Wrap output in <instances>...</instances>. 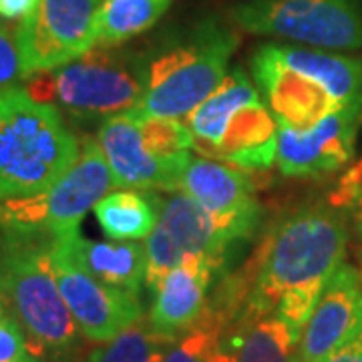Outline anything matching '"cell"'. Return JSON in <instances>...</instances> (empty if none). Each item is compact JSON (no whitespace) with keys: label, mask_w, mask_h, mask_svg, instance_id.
<instances>
[{"label":"cell","mask_w":362,"mask_h":362,"mask_svg":"<svg viewBox=\"0 0 362 362\" xmlns=\"http://www.w3.org/2000/svg\"><path fill=\"white\" fill-rule=\"evenodd\" d=\"M8 312V302H6V286H4V270L0 264V314Z\"/></svg>","instance_id":"cell-30"},{"label":"cell","mask_w":362,"mask_h":362,"mask_svg":"<svg viewBox=\"0 0 362 362\" xmlns=\"http://www.w3.org/2000/svg\"><path fill=\"white\" fill-rule=\"evenodd\" d=\"M324 362H362V330L350 338L346 344L334 350Z\"/></svg>","instance_id":"cell-27"},{"label":"cell","mask_w":362,"mask_h":362,"mask_svg":"<svg viewBox=\"0 0 362 362\" xmlns=\"http://www.w3.org/2000/svg\"><path fill=\"white\" fill-rule=\"evenodd\" d=\"M103 0H39L16 30L25 77L66 65L97 45Z\"/></svg>","instance_id":"cell-10"},{"label":"cell","mask_w":362,"mask_h":362,"mask_svg":"<svg viewBox=\"0 0 362 362\" xmlns=\"http://www.w3.org/2000/svg\"><path fill=\"white\" fill-rule=\"evenodd\" d=\"M362 330V280L342 264L324 286L298 342L300 362H324Z\"/></svg>","instance_id":"cell-16"},{"label":"cell","mask_w":362,"mask_h":362,"mask_svg":"<svg viewBox=\"0 0 362 362\" xmlns=\"http://www.w3.org/2000/svg\"><path fill=\"white\" fill-rule=\"evenodd\" d=\"M115 187L99 141L87 139L78 159L47 192L0 202V233L65 238Z\"/></svg>","instance_id":"cell-8"},{"label":"cell","mask_w":362,"mask_h":362,"mask_svg":"<svg viewBox=\"0 0 362 362\" xmlns=\"http://www.w3.org/2000/svg\"><path fill=\"white\" fill-rule=\"evenodd\" d=\"M25 77L16 35L0 25V90L18 87Z\"/></svg>","instance_id":"cell-26"},{"label":"cell","mask_w":362,"mask_h":362,"mask_svg":"<svg viewBox=\"0 0 362 362\" xmlns=\"http://www.w3.org/2000/svg\"><path fill=\"white\" fill-rule=\"evenodd\" d=\"M292 362H300V361H298V358H296V356H294V361H292Z\"/></svg>","instance_id":"cell-32"},{"label":"cell","mask_w":362,"mask_h":362,"mask_svg":"<svg viewBox=\"0 0 362 362\" xmlns=\"http://www.w3.org/2000/svg\"><path fill=\"white\" fill-rule=\"evenodd\" d=\"M0 362H42L11 310L0 314Z\"/></svg>","instance_id":"cell-24"},{"label":"cell","mask_w":362,"mask_h":362,"mask_svg":"<svg viewBox=\"0 0 362 362\" xmlns=\"http://www.w3.org/2000/svg\"><path fill=\"white\" fill-rule=\"evenodd\" d=\"M230 246L207 211L187 194L171 195L161 206L153 232L147 235V278L145 286L156 292L161 280L181 259L195 254H209L223 258Z\"/></svg>","instance_id":"cell-13"},{"label":"cell","mask_w":362,"mask_h":362,"mask_svg":"<svg viewBox=\"0 0 362 362\" xmlns=\"http://www.w3.org/2000/svg\"><path fill=\"white\" fill-rule=\"evenodd\" d=\"M180 189L206 209L228 246L246 242L256 232L262 207L254 183L244 171L207 157H195L181 177Z\"/></svg>","instance_id":"cell-12"},{"label":"cell","mask_w":362,"mask_h":362,"mask_svg":"<svg viewBox=\"0 0 362 362\" xmlns=\"http://www.w3.org/2000/svg\"><path fill=\"white\" fill-rule=\"evenodd\" d=\"M173 0H103L97 13V45L119 47L135 39L168 13Z\"/></svg>","instance_id":"cell-21"},{"label":"cell","mask_w":362,"mask_h":362,"mask_svg":"<svg viewBox=\"0 0 362 362\" xmlns=\"http://www.w3.org/2000/svg\"><path fill=\"white\" fill-rule=\"evenodd\" d=\"M173 340L143 316L109 342L90 350L85 362H163Z\"/></svg>","instance_id":"cell-23"},{"label":"cell","mask_w":362,"mask_h":362,"mask_svg":"<svg viewBox=\"0 0 362 362\" xmlns=\"http://www.w3.org/2000/svg\"><path fill=\"white\" fill-rule=\"evenodd\" d=\"M230 18L242 30L324 49H362V0H240Z\"/></svg>","instance_id":"cell-9"},{"label":"cell","mask_w":362,"mask_h":362,"mask_svg":"<svg viewBox=\"0 0 362 362\" xmlns=\"http://www.w3.org/2000/svg\"><path fill=\"white\" fill-rule=\"evenodd\" d=\"M358 232H361V235H362V226H358Z\"/></svg>","instance_id":"cell-31"},{"label":"cell","mask_w":362,"mask_h":362,"mask_svg":"<svg viewBox=\"0 0 362 362\" xmlns=\"http://www.w3.org/2000/svg\"><path fill=\"white\" fill-rule=\"evenodd\" d=\"M346 223L332 206H308L266 240L246 306L274 312L300 340L324 286L344 264Z\"/></svg>","instance_id":"cell-1"},{"label":"cell","mask_w":362,"mask_h":362,"mask_svg":"<svg viewBox=\"0 0 362 362\" xmlns=\"http://www.w3.org/2000/svg\"><path fill=\"white\" fill-rule=\"evenodd\" d=\"M97 141L109 163L115 187L180 189L181 177L192 161L189 151L173 157L153 151L143 137L139 121L127 113L101 121Z\"/></svg>","instance_id":"cell-14"},{"label":"cell","mask_w":362,"mask_h":362,"mask_svg":"<svg viewBox=\"0 0 362 362\" xmlns=\"http://www.w3.org/2000/svg\"><path fill=\"white\" fill-rule=\"evenodd\" d=\"M223 258L195 254L181 259L156 288V300L149 310V322L161 334L177 338L197 322L207 306V290Z\"/></svg>","instance_id":"cell-17"},{"label":"cell","mask_w":362,"mask_h":362,"mask_svg":"<svg viewBox=\"0 0 362 362\" xmlns=\"http://www.w3.org/2000/svg\"><path fill=\"white\" fill-rule=\"evenodd\" d=\"M232 320H238V312L223 300L218 298L207 302L197 322L173 340L163 362H207L218 349L223 332L230 330Z\"/></svg>","instance_id":"cell-22"},{"label":"cell","mask_w":362,"mask_h":362,"mask_svg":"<svg viewBox=\"0 0 362 362\" xmlns=\"http://www.w3.org/2000/svg\"><path fill=\"white\" fill-rule=\"evenodd\" d=\"M207 362H235V349H233L230 337H226V334L221 337L218 349L214 350V354L209 356Z\"/></svg>","instance_id":"cell-29"},{"label":"cell","mask_w":362,"mask_h":362,"mask_svg":"<svg viewBox=\"0 0 362 362\" xmlns=\"http://www.w3.org/2000/svg\"><path fill=\"white\" fill-rule=\"evenodd\" d=\"M223 334L232 340L235 362H292L300 342L280 316L252 306H244L232 332Z\"/></svg>","instance_id":"cell-19"},{"label":"cell","mask_w":362,"mask_h":362,"mask_svg":"<svg viewBox=\"0 0 362 362\" xmlns=\"http://www.w3.org/2000/svg\"><path fill=\"white\" fill-rule=\"evenodd\" d=\"M362 109H342L308 129L278 125L276 161L284 175L320 177L346 165L354 153Z\"/></svg>","instance_id":"cell-15"},{"label":"cell","mask_w":362,"mask_h":362,"mask_svg":"<svg viewBox=\"0 0 362 362\" xmlns=\"http://www.w3.org/2000/svg\"><path fill=\"white\" fill-rule=\"evenodd\" d=\"M161 206L163 204H159L157 195L127 189L107 194L93 211L109 240L137 242L153 232Z\"/></svg>","instance_id":"cell-20"},{"label":"cell","mask_w":362,"mask_h":362,"mask_svg":"<svg viewBox=\"0 0 362 362\" xmlns=\"http://www.w3.org/2000/svg\"><path fill=\"white\" fill-rule=\"evenodd\" d=\"M39 0H0V18L4 21H23L26 14L37 6Z\"/></svg>","instance_id":"cell-28"},{"label":"cell","mask_w":362,"mask_h":362,"mask_svg":"<svg viewBox=\"0 0 362 362\" xmlns=\"http://www.w3.org/2000/svg\"><path fill=\"white\" fill-rule=\"evenodd\" d=\"M93 278L139 296L147 278V252L139 242H90L78 232L63 238Z\"/></svg>","instance_id":"cell-18"},{"label":"cell","mask_w":362,"mask_h":362,"mask_svg":"<svg viewBox=\"0 0 362 362\" xmlns=\"http://www.w3.org/2000/svg\"><path fill=\"white\" fill-rule=\"evenodd\" d=\"M145 59L117 47H93L75 61L35 75L28 93L78 119H101L135 109L145 93Z\"/></svg>","instance_id":"cell-7"},{"label":"cell","mask_w":362,"mask_h":362,"mask_svg":"<svg viewBox=\"0 0 362 362\" xmlns=\"http://www.w3.org/2000/svg\"><path fill=\"white\" fill-rule=\"evenodd\" d=\"M252 77L278 125L308 129L342 109H362V59L300 45L266 42Z\"/></svg>","instance_id":"cell-2"},{"label":"cell","mask_w":362,"mask_h":362,"mask_svg":"<svg viewBox=\"0 0 362 362\" xmlns=\"http://www.w3.org/2000/svg\"><path fill=\"white\" fill-rule=\"evenodd\" d=\"M49 258L78 332L89 342H109L145 316L141 298L93 278L78 264L63 238L52 240Z\"/></svg>","instance_id":"cell-11"},{"label":"cell","mask_w":362,"mask_h":362,"mask_svg":"<svg viewBox=\"0 0 362 362\" xmlns=\"http://www.w3.org/2000/svg\"><path fill=\"white\" fill-rule=\"evenodd\" d=\"M330 202L332 207L350 211L362 226V157L344 171L337 189L330 194Z\"/></svg>","instance_id":"cell-25"},{"label":"cell","mask_w":362,"mask_h":362,"mask_svg":"<svg viewBox=\"0 0 362 362\" xmlns=\"http://www.w3.org/2000/svg\"><path fill=\"white\" fill-rule=\"evenodd\" d=\"M78 156L54 105L18 87L0 90V202L47 192Z\"/></svg>","instance_id":"cell-4"},{"label":"cell","mask_w":362,"mask_h":362,"mask_svg":"<svg viewBox=\"0 0 362 362\" xmlns=\"http://www.w3.org/2000/svg\"><path fill=\"white\" fill-rule=\"evenodd\" d=\"M54 238L37 233H0L8 310L23 326L35 350L65 356L77 346L78 328L51 268Z\"/></svg>","instance_id":"cell-6"},{"label":"cell","mask_w":362,"mask_h":362,"mask_svg":"<svg viewBox=\"0 0 362 362\" xmlns=\"http://www.w3.org/2000/svg\"><path fill=\"white\" fill-rule=\"evenodd\" d=\"M197 153L242 169H270L278 151V121L242 66L183 121Z\"/></svg>","instance_id":"cell-5"},{"label":"cell","mask_w":362,"mask_h":362,"mask_svg":"<svg viewBox=\"0 0 362 362\" xmlns=\"http://www.w3.org/2000/svg\"><path fill=\"white\" fill-rule=\"evenodd\" d=\"M240 45L232 26L207 16L159 39L145 52V93L133 117L185 119L218 89Z\"/></svg>","instance_id":"cell-3"}]
</instances>
